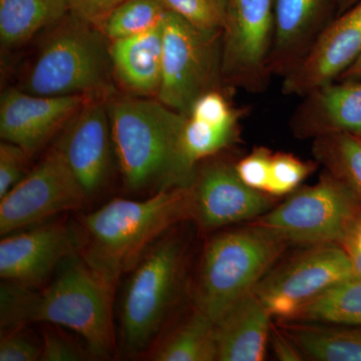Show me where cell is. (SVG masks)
I'll use <instances>...</instances> for the list:
<instances>
[{
  "label": "cell",
  "mask_w": 361,
  "mask_h": 361,
  "mask_svg": "<svg viewBox=\"0 0 361 361\" xmlns=\"http://www.w3.org/2000/svg\"><path fill=\"white\" fill-rule=\"evenodd\" d=\"M116 284L82 259L71 256L42 291L4 281L0 288L1 329L30 322L59 325L85 339L90 355L110 357L116 349L113 322Z\"/></svg>",
  "instance_id": "6da1fadb"
},
{
  "label": "cell",
  "mask_w": 361,
  "mask_h": 361,
  "mask_svg": "<svg viewBox=\"0 0 361 361\" xmlns=\"http://www.w3.org/2000/svg\"><path fill=\"white\" fill-rule=\"evenodd\" d=\"M111 137L123 185L130 192L186 187L197 170L183 154L187 116L159 99L121 97L108 101Z\"/></svg>",
  "instance_id": "7a4b0ae2"
},
{
  "label": "cell",
  "mask_w": 361,
  "mask_h": 361,
  "mask_svg": "<svg viewBox=\"0 0 361 361\" xmlns=\"http://www.w3.org/2000/svg\"><path fill=\"white\" fill-rule=\"evenodd\" d=\"M193 183L158 191L135 201L114 199L80 221L84 245L80 254L111 283L134 269L149 245L178 223L191 220Z\"/></svg>",
  "instance_id": "3957f363"
},
{
  "label": "cell",
  "mask_w": 361,
  "mask_h": 361,
  "mask_svg": "<svg viewBox=\"0 0 361 361\" xmlns=\"http://www.w3.org/2000/svg\"><path fill=\"white\" fill-rule=\"evenodd\" d=\"M111 75L108 40L70 11L42 44L20 89L44 97L104 96Z\"/></svg>",
  "instance_id": "277c9868"
},
{
  "label": "cell",
  "mask_w": 361,
  "mask_h": 361,
  "mask_svg": "<svg viewBox=\"0 0 361 361\" xmlns=\"http://www.w3.org/2000/svg\"><path fill=\"white\" fill-rule=\"evenodd\" d=\"M287 245L274 232L252 222L214 237L202 256L195 290L197 310L215 322L254 290Z\"/></svg>",
  "instance_id": "5b68a950"
},
{
  "label": "cell",
  "mask_w": 361,
  "mask_h": 361,
  "mask_svg": "<svg viewBox=\"0 0 361 361\" xmlns=\"http://www.w3.org/2000/svg\"><path fill=\"white\" fill-rule=\"evenodd\" d=\"M187 245L179 236L160 239L133 269L121 306V341L128 353H144L173 310L183 283Z\"/></svg>",
  "instance_id": "8992f818"
},
{
  "label": "cell",
  "mask_w": 361,
  "mask_h": 361,
  "mask_svg": "<svg viewBox=\"0 0 361 361\" xmlns=\"http://www.w3.org/2000/svg\"><path fill=\"white\" fill-rule=\"evenodd\" d=\"M361 215V204L341 180L325 171L319 182L294 192L254 220L288 244H339Z\"/></svg>",
  "instance_id": "52a82bcc"
},
{
  "label": "cell",
  "mask_w": 361,
  "mask_h": 361,
  "mask_svg": "<svg viewBox=\"0 0 361 361\" xmlns=\"http://www.w3.org/2000/svg\"><path fill=\"white\" fill-rule=\"evenodd\" d=\"M222 75V32L200 30L168 11L164 21L163 65L157 99L182 115L195 102L219 90Z\"/></svg>",
  "instance_id": "ba28073f"
},
{
  "label": "cell",
  "mask_w": 361,
  "mask_h": 361,
  "mask_svg": "<svg viewBox=\"0 0 361 361\" xmlns=\"http://www.w3.org/2000/svg\"><path fill=\"white\" fill-rule=\"evenodd\" d=\"M275 33L274 0H224V84L249 92L266 90Z\"/></svg>",
  "instance_id": "9c48e42d"
},
{
  "label": "cell",
  "mask_w": 361,
  "mask_h": 361,
  "mask_svg": "<svg viewBox=\"0 0 361 361\" xmlns=\"http://www.w3.org/2000/svg\"><path fill=\"white\" fill-rule=\"evenodd\" d=\"M355 276L353 262L343 247L339 244L310 246L277 269L268 272L254 292L272 318L291 322L315 297Z\"/></svg>",
  "instance_id": "30bf717a"
},
{
  "label": "cell",
  "mask_w": 361,
  "mask_h": 361,
  "mask_svg": "<svg viewBox=\"0 0 361 361\" xmlns=\"http://www.w3.org/2000/svg\"><path fill=\"white\" fill-rule=\"evenodd\" d=\"M89 196L56 147L0 199V234L37 224L59 213L80 210Z\"/></svg>",
  "instance_id": "8fae6325"
},
{
  "label": "cell",
  "mask_w": 361,
  "mask_h": 361,
  "mask_svg": "<svg viewBox=\"0 0 361 361\" xmlns=\"http://www.w3.org/2000/svg\"><path fill=\"white\" fill-rule=\"evenodd\" d=\"M274 204V197L247 186L232 161L215 159L197 169L191 220L204 231L257 219Z\"/></svg>",
  "instance_id": "7c38bea8"
},
{
  "label": "cell",
  "mask_w": 361,
  "mask_h": 361,
  "mask_svg": "<svg viewBox=\"0 0 361 361\" xmlns=\"http://www.w3.org/2000/svg\"><path fill=\"white\" fill-rule=\"evenodd\" d=\"M82 245V230L61 222L6 237L0 242V276L33 288L44 283L66 259L80 253Z\"/></svg>",
  "instance_id": "4fadbf2b"
},
{
  "label": "cell",
  "mask_w": 361,
  "mask_h": 361,
  "mask_svg": "<svg viewBox=\"0 0 361 361\" xmlns=\"http://www.w3.org/2000/svg\"><path fill=\"white\" fill-rule=\"evenodd\" d=\"M63 130L56 147L90 198L104 186L111 167L114 144L104 96L90 97Z\"/></svg>",
  "instance_id": "5bb4252c"
},
{
  "label": "cell",
  "mask_w": 361,
  "mask_h": 361,
  "mask_svg": "<svg viewBox=\"0 0 361 361\" xmlns=\"http://www.w3.org/2000/svg\"><path fill=\"white\" fill-rule=\"evenodd\" d=\"M361 52V1L330 21L305 56L283 77L282 92L303 97L311 90L336 82Z\"/></svg>",
  "instance_id": "9a60e30c"
},
{
  "label": "cell",
  "mask_w": 361,
  "mask_h": 361,
  "mask_svg": "<svg viewBox=\"0 0 361 361\" xmlns=\"http://www.w3.org/2000/svg\"><path fill=\"white\" fill-rule=\"evenodd\" d=\"M90 97L37 96L16 87L4 90L0 99V137L32 156L66 127Z\"/></svg>",
  "instance_id": "2e32d148"
},
{
  "label": "cell",
  "mask_w": 361,
  "mask_h": 361,
  "mask_svg": "<svg viewBox=\"0 0 361 361\" xmlns=\"http://www.w3.org/2000/svg\"><path fill=\"white\" fill-rule=\"evenodd\" d=\"M290 128L301 140L336 134L361 137V80H336L311 90L294 111Z\"/></svg>",
  "instance_id": "e0dca14e"
},
{
  "label": "cell",
  "mask_w": 361,
  "mask_h": 361,
  "mask_svg": "<svg viewBox=\"0 0 361 361\" xmlns=\"http://www.w3.org/2000/svg\"><path fill=\"white\" fill-rule=\"evenodd\" d=\"M329 0H274L275 33L270 73L285 77L329 25Z\"/></svg>",
  "instance_id": "ac0fdd59"
},
{
  "label": "cell",
  "mask_w": 361,
  "mask_h": 361,
  "mask_svg": "<svg viewBox=\"0 0 361 361\" xmlns=\"http://www.w3.org/2000/svg\"><path fill=\"white\" fill-rule=\"evenodd\" d=\"M238 111L220 90L199 97L187 116L182 135L183 154L197 170L201 161L212 158L238 140Z\"/></svg>",
  "instance_id": "d6986e66"
},
{
  "label": "cell",
  "mask_w": 361,
  "mask_h": 361,
  "mask_svg": "<svg viewBox=\"0 0 361 361\" xmlns=\"http://www.w3.org/2000/svg\"><path fill=\"white\" fill-rule=\"evenodd\" d=\"M271 318L254 290L233 303L214 322L217 360H264Z\"/></svg>",
  "instance_id": "ffe728a7"
},
{
  "label": "cell",
  "mask_w": 361,
  "mask_h": 361,
  "mask_svg": "<svg viewBox=\"0 0 361 361\" xmlns=\"http://www.w3.org/2000/svg\"><path fill=\"white\" fill-rule=\"evenodd\" d=\"M163 30L164 23L141 35L109 42L114 75L125 89L137 96H158L163 65Z\"/></svg>",
  "instance_id": "44dd1931"
},
{
  "label": "cell",
  "mask_w": 361,
  "mask_h": 361,
  "mask_svg": "<svg viewBox=\"0 0 361 361\" xmlns=\"http://www.w3.org/2000/svg\"><path fill=\"white\" fill-rule=\"evenodd\" d=\"M281 331L310 360L361 361V326L282 322Z\"/></svg>",
  "instance_id": "7402d4cb"
},
{
  "label": "cell",
  "mask_w": 361,
  "mask_h": 361,
  "mask_svg": "<svg viewBox=\"0 0 361 361\" xmlns=\"http://www.w3.org/2000/svg\"><path fill=\"white\" fill-rule=\"evenodd\" d=\"M70 13L68 0H0V40L20 47Z\"/></svg>",
  "instance_id": "603a6c76"
},
{
  "label": "cell",
  "mask_w": 361,
  "mask_h": 361,
  "mask_svg": "<svg viewBox=\"0 0 361 361\" xmlns=\"http://www.w3.org/2000/svg\"><path fill=\"white\" fill-rule=\"evenodd\" d=\"M217 355L214 322L196 308L185 322L155 344L149 360L213 361L217 360Z\"/></svg>",
  "instance_id": "cb8c5ba5"
},
{
  "label": "cell",
  "mask_w": 361,
  "mask_h": 361,
  "mask_svg": "<svg viewBox=\"0 0 361 361\" xmlns=\"http://www.w3.org/2000/svg\"><path fill=\"white\" fill-rule=\"evenodd\" d=\"M291 322L361 326V277L330 287L304 305Z\"/></svg>",
  "instance_id": "d4e9b609"
},
{
  "label": "cell",
  "mask_w": 361,
  "mask_h": 361,
  "mask_svg": "<svg viewBox=\"0 0 361 361\" xmlns=\"http://www.w3.org/2000/svg\"><path fill=\"white\" fill-rule=\"evenodd\" d=\"M313 156L355 194L361 204V137L350 134L323 135L313 140Z\"/></svg>",
  "instance_id": "484cf974"
},
{
  "label": "cell",
  "mask_w": 361,
  "mask_h": 361,
  "mask_svg": "<svg viewBox=\"0 0 361 361\" xmlns=\"http://www.w3.org/2000/svg\"><path fill=\"white\" fill-rule=\"evenodd\" d=\"M168 11L160 0H127L96 26L109 42L153 30L165 20Z\"/></svg>",
  "instance_id": "4316f807"
},
{
  "label": "cell",
  "mask_w": 361,
  "mask_h": 361,
  "mask_svg": "<svg viewBox=\"0 0 361 361\" xmlns=\"http://www.w3.org/2000/svg\"><path fill=\"white\" fill-rule=\"evenodd\" d=\"M314 170V164L301 160L292 154H273L269 184L266 193L272 197L290 194Z\"/></svg>",
  "instance_id": "83f0119b"
},
{
  "label": "cell",
  "mask_w": 361,
  "mask_h": 361,
  "mask_svg": "<svg viewBox=\"0 0 361 361\" xmlns=\"http://www.w3.org/2000/svg\"><path fill=\"white\" fill-rule=\"evenodd\" d=\"M170 13L207 32H222L224 0H160Z\"/></svg>",
  "instance_id": "f1b7e54d"
},
{
  "label": "cell",
  "mask_w": 361,
  "mask_h": 361,
  "mask_svg": "<svg viewBox=\"0 0 361 361\" xmlns=\"http://www.w3.org/2000/svg\"><path fill=\"white\" fill-rule=\"evenodd\" d=\"M272 156V152L265 147L253 149L250 154L235 164L240 179L252 189L266 193L269 184Z\"/></svg>",
  "instance_id": "f546056e"
},
{
  "label": "cell",
  "mask_w": 361,
  "mask_h": 361,
  "mask_svg": "<svg viewBox=\"0 0 361 361\" xmlns=\"http://www.w3.org/2000/svg\"><path fill=\"white\" fill-rule=\"evenodd\" d=\"M30 155L18 145L6 141L0 144V199L25 177Z\"/></svg>",
  "instance_id": "4dcf8cb0"
},
{
  "label": "cell",
  "mask_w": 361,
  "mask_h": 361,
  "mask_svg": "<svg viewBox=\"0 0 361 361\" xmlns=\"http://www.w3.org/2000/svg\"><path fill=\"white\" fill-rule=\"evenodd\" d=\"M21 326L6 329L0 341V361H37L42 355V343L33 341Z\"/></svg>",
  "instance_id": "1f68e13d"
},
{
  "label": "cell",
  "mask_w": 361,
  "mask_h": 361,
  "mask_svg": "<svg viewBox=\"0 0 361 361\" xmlns=\"http://www.w3.org/2000/svg\"><path fill=\"white\" fill-rule=\"evenodd\" d=\"M42 361H80L87 360L92 356L89 351L71 341L68 336L59 334L52 329H44L42 331Z\"/></svg>",
  "instance_id": "d6a6232c"
},
{
  "label": "cell",
  "mask_w": 361,
  "mask_h": 361,
  "mask_svg": "<svg viewBox=\"0 0 361 361\" xmlns=\"http://www.w3.org/2000/svg\"><path fill=\"white\" fill-rule=\"evenodd\" d=\"M126 1L127 0H68L71 13L94 26Z\"/></svg>",
  "instance_id": "836d02e7"
},
{
  "label": "cell",
  "mask_w": 361,
  "mask_h": 361,
  "mask_svg": "<svg viewBox=\"0 0 361 361\" xmlns=\"http://www.w3.org/2000/svg\"><path fill=\"white\" fill-rule=\"evenodd\" d=\"M273 350L276 357L282 361H300L303 355L297 348L295 344L288 338L283 332L275 331L272 336Z\"/></svg>",
  "instance_id": "e575fe53"
},
{
  "label": "cell",
  "mask_w": 361,
  "mask_h": 361,
  "mask_svg": "<svg viewBox=\"0 0 361 361\" xmlns=\"http://www.w3.org/2000/svg\"><path fill=\"white\" fill-rule=\"evenodd\" d=\"M341 246L348 253L358 254L361 256V215L342 242Z\"/></svg>",
  "instance_id": "d590c367"
},
{
  "label": "cell",
  "mask_w": 361,
  "mask_h": 361,
  "mask_svg": "<svg viewBox=\"0 0 361 361\" xmlns=\"http://www.w3.org/2000/svg\"><path fill=\"white\" fill-rule=\"evenodd\" d=\"M338 80H361V52L355 63L349 66L345 73H342Z\"/></svg>",
  "instance_id": "8d00e7d4"
},
{
  "label": "cell",
  "mask_w": 361,
  "mask_h": 361,
  "mask_svg": "<svg viewBox=\"0 0 361 361\" xmlns=\"http://www.w3.org/2000/svg\"><path fill=\"white\" fill-rule=\"evenodd\" d=\"M338 1V4H341V6H344V4H348L349 0H337Z\"/></svg>",
  "instance_id": "74e56055"
}]
</instances>
